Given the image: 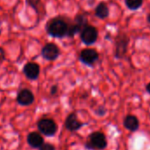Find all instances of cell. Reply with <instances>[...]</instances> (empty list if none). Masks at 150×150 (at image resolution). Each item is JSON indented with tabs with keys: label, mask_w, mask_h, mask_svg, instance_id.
<instances>
[{
	"label": "cell",
	"mask_w": 150,
	"mask_h": 150,
	"mask_svg": "<svg viewBox=\"0 0 150 150\" xmlns=\"http://www.w3.org/2000/svg\"><path fill=\"white\" fill-rule=\"evenodd\" d=\"M27 142L32 148L38 149L44 143V139L40 132H31L27 136Z\"/></svg>",
	"instance_id": "obj_11"
},
{
	"label": "cell",
	"mask_w": 150,
	"mask_h": 150,
	"mask_svg": "<svg viewBox=\"0 0 150 150\" xmlns=\"http://www.w3.org/2000/svg\"><path fill=\"white\" fill-rule=\"evenodd\" d=\"M69 24L62 17H54L50 19L45 26L47 34L53 38H64L67 36Z\"/></svg>",
	"instance_id": "obj_1"
},
{
	"label": "cell",
	"mask_w": 150,
	"mask_h": 150,
	"mask_svg": "<svg viewBox=\"0 0 150 150\" xmlns=\"http://www.w3.org/2000/svg\"><path fill=\"white\" fill-rule=\"evenodd\" d=\"M35 95L34 93L28 89V88H22L21 89L16 96V101L18 103V104H20L21 106H30L35 103Z\"/></svg>",
	"instance_id": "obj_9"
},
{
	"label": "cell",
	"mask_w": 150,
	"mask_h": 150,
	"mask_svg": "<svg viewBox=\"0 0 150 150\" xmlns=\"http://www.w3.org/2000/svg\"><path fill=\"white\" fill-rule=\"evenodd\" d=\"M95 15L100 20H105L110 15V9L105 2H100L95 9Z\"/></svg>",
	"instance_id": "obj_13"
},
{
	"label": "cell",
	"mask_w": 150,
	"mask_h": 150,
	"mask_svg": "<svg viewBox=\"0 0 150 150\" xmlns=\"http://www.w3.org/2000/svg\"><path fill=\"white\" fill-rule=\"evenodd\" d=\"M41 1V0H27V3L30 6H32L33 8H36V6H37V5L39 4V2Z\"/></svg>",
	"instance_id": "obj_19"
},
{
	"label": "cell",
	"mask_w": 150,
	"mask_h": 150,
	"mask_svg": "<svg viewBox=\"0 0 150 150\" xmlns=\"http://www.w3.org/2000/svg\"><path fill=\"white\" fill-rule=\"evenodd\" d=\"M41 71L40 65L35 62H28L22 69V72L29 81H36L39 78Z\"/></svg>",
	"instance_id": "obj_10"
},
{
	"label": "cell",
	"mask_w": 150,
	"mask_h": 150,
	"mask_svg": "<svg viewBox=\"0 0 150 150\" xmlns=\"http://www.w3.org/2000/svg\"><path fill=\"white\" fill-rule=\"evenodd\" d=\"M146 91L147 94L150 95V82H148V83L146 85Z\"/></svg>",
	"instance_id": "obj_21"
},
{
	"label": "cell",
	"mask_w": 150,
	"mask_h": 150,
	"mask_svg": "<svg viewBox=\"0 0 150 150\" xmlns=\"http://www.w3.org/2000/svg\"><path fill=\"white\" fill-rule=\"evenodd\" d=\"M42 57L48 61H55L60 56V49L54 42L46 43L41 50Z\"/></svg>",
	"instance_id": "obj_7"
},
{
	"label": "cell",
	"mask_w": 150,
	"mask_h": 150,
	"mask_svg": "<svg viewBox=\"0 0 150 150\" xmlns=\"http://www.w3.org/2000/svg\"><path fill=\"white\" fill-rule=\"evenodd\" d=\"M87 123H83L78 119L77 114L75 112H71L65 118L64 126L66 130L69 132H77L80 129H81L84 125H86Z\"/></svg>",
	"instance_id": "obj_8"
},
{
	"label": "cell",
	"mask_w": 150,
	"mask_h": 150,
	"mask_svg": "<svg viewBox=\"0 0 150 150\" xmlns=\"http://www.w3.org/2000/svg\"><path fill=\"white\" fill-rule=\"evenodd\" d=\"M38 150H56V147L53 144L51 143H46L44 142L39 148Z\"/></svg>",
	"instance_id": "obj_17"
},
{
	"label": "cell",
	"mask_w": 150,
	"mask_h": 150,
	"mask_svg": "<svg viewBox=\"0 0 150 150\" xmlns=\"http://www.w3.org/2000/svg\"><path fill=\"white\" fill-rule=\"evenodd\" d=\"M125 5L129 10L136 11L142 6L143 0H125Z\"/></svg>",
	"instance_id": "obj_15"
},
{
	"label": "cell",
	"mask_w": 150,
	"mask_h": 150,
	"mask_svg": "<svg viewBox=\"0 0 150 150\" xmlns=\"http://www.w3.org/2000/svg\"><path fill=\"white\" fill-rule=\"evenodd\" d=\"M130 38L125 33H120L115 40V53L114 57L117 59L124 58L128 51Z\"/></svg>",
	"instance_id": "obj_4"
},
{
	"label": "cell",
	"mask_w": 150,
	"mask_h": 150,
	"mask_svg": "<svg viewBox=\"0 0 150 150\" xmlns=\"http://www.w3.org/2000/svg\"><path fill=\"white\" fill-rule=\"evenodd\" d=\"M108 146L106 135L100 131L91 132L84 144L87 150H104Z\"/></svg>",
	"instance_id": "obj_2"
},
{
	"label": "cell",
	"mask_w": 150,
	"mask_h": 150,
	"mask_svg": "<svg viewBox=\"0 0 150 150\" xmlns=\"http://www.w3.org/2000/svg\"><path fill=\"white\" fill-rule=\"evenodd\" d=\"M6 60V52L2 47H0V62H3Z\"/></svg>",
	"instance_id": "obj_20"
},
{
	"label": "cell",
	"mask_w": 150,
	"mask_h": 150,
	"mask_svg": "<svg viewBox=\"0 0 150 150\" xmlns=\"http://www.w3.org/2000/svg\"><path fill=\"white\" fill-rule=\"evenodd\" d=\"M73 23L81 29V31L86 26L88 25V19H87L86 15L83 14V13H79V14H77L76 16H75L74 21H73Z\"/></svg>",
	"instance_id": "obj_14"
},
{
	"label": "cell",
	"mask_w": 150,
	"mask_h": 150,
	"mask_svg": "<svg viewBox=\"0 0 150 150\" xmlns=\"http://www.w3.org/2000/svg\"><path fill=\"white\" fill-rule=\"evenodd\" d=\"M80 37L81 42L85 45H93L96 42L98 39V30L96 27L92 25H88L81 31Z\"/></svg>",
	"instance_id": "obj_6"
},
{
	"label": "cell",
	"mask_w": 150,
	"mask_h": 150,
	"mask_svg": "<svg viewBox=\"0 0 150 150\" xmlns=\"http://www.w3.org/2000/svg\"><path fill=\"white\" fill-rule=\"evenodd\" d=\"M146 21H147L148 23H150V13L146 16Z\"/></svg>",
	"instance_id": "obj_22"
},
{
	"label": "cell",
	"mask_w": 150,
	"mask_h": 150,
	"mask_svg": "<svg viewBox=\"0 0 150 150\" xmlns=\"http://www.w3.org/2000/svg\"><path fill=\"white\" fill-rule=\"evenodd\" d=\"M100 55L96 49L86 48L83 49L79 55V60L85 65L89 67H94L98 62Z\"/></svg>",
	"instance_id": "obj_5"
},
{
	"label": "cell",
	"mask_w": 150,
	"mask_h": 150,
	"mask_svg": "<svg viewBox=\"0 0 150 150\" xmlns=\"http://www.w3.org/2000/svg\"><path fill=\"white\" fill-rule=\"evenodd\" d=\"M58 92V85H52L50 89V96H56Z\"/></svg>",
	"instance_id": "obj_18"
},
{
	"label": "cell",
	"mask_w": 150,
	"mask_h": 150,
	"mask_svg": "<svg viewBox=\"0 0 150 150\" xmlns=\"http://www.w3.org/2000/svg\"><path fill=\"white\" fill-rule=\"evenodd\" d=\"M95 113L96 116H99V117H103L106 115L107 113V109L104 107V106H99L97 107V109L95 110Z\"/></svg>",
	"instance_id": "obj_16"
},
{
	"label": "cell",
	"mask_w": 150,
	"mask_h": 150,
	"mask_svg": "<svg viewBox=\"0 0 150 150\" xmlns=\"http://www.w3.org/2000/svg\"><path fill=\"white\" fill-rule=\"evenodd\" d=\"M36 126L40 133L46 137H53L58 130L55 120L50 117L40 118L36 123Z\"/></svg>",
	"instance_id": "obj_3"
},
{
	"label": "cell",
	"mask_w": 150,
	"mask_h": 150,
	"mask_svg": "<svg viewBox=\"0 0 150 150\" xmlns=\"http://www.w3.org/2000/svg\"><path fill=\"white\" fill-rule=\"evenodd\" d=\"M123 125L124 127L133 132H137L139 129V121L138 119V117L134 115H127L125 117L124 121H123Z\"/></svg>",
	"instance_id": "obj_12"
}]
</instances>
